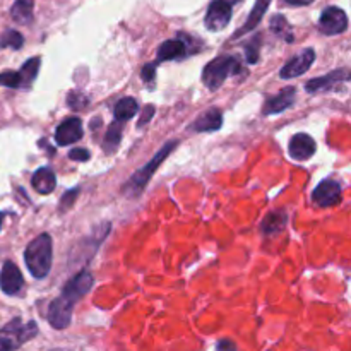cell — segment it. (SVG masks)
Listing matches in <instances>:
<instances>
[{
	"label": "cell",
	"instance_id": "6da1fadb",
	"mask_svg": "<svg viewBox=\"0 0 351 351\" xmlns=\"http://www.w3.org/2000/svg\"><path fill=\"white\" fill-rule=\"evenodd\" d=\"M93 283H95L93 274L88 273V271H82V273L75 274L65 285L62 293L48 307V322H50L51 328L58 329V331L69 328L72 321V311H74L75 302L91 290Z\"/></svg>",
	"mask_w": 351,
	"mask_h": 351
},
{
	"label": "cell",
	"instance_id": "7a4b0ae2",
	"mask_svg": "<svg viewBox=\"0 0 351 351\" xmlns=\"http://www.w3.org/2000/svg\"><path fill=\"white\" fill-rule=\"evenodd\" d=\"M24 263L36 280H43L51 269V237L38 235L24 250Z\"/></svg>",
	"mask_w": 351,
	"mask_h": 351
},
{
	"label": "cell",
	"instance_id": "3957f363",
	"mask_svg": "<svg viewBox=\"0 0 351 351\" xmlns=\"http://www.w3.org/2000/svg\"><path fill=\"white\" fill-rule=\"evenodd\" d=\"M177 146H178V141H170V143L165 144V146L161 147L156 154H154V158L149 161V163L144 165L143 168H139V170H137L132 177H130V180L127 182L125 187H123V192H125L127 195H130V197H134V195H139L141 192H143V189L147 185V182L151 180V177H153L154 171L158 170V167H160V165L167 160L168 154H170Z\"/></svg>",
	"mask_w": 351,
	"mask_h": 351
},
{
	"label": "cell",
	"instance_id": "277c9868",
	"mask_svg": "<svg viewBox=\"0 0 351 351\" xmlns=\"http://www.w3.org/2000/svg\"><path fill=\"white\" fill-rule=\"evenodd\" d=\"M38 335V324L29 321L24 324L21 319H14L0 329V351H16L26 341Z\"/></svg>",
	"mask_w": 351,
	"mask_h": 351
},
{
	"label": "cell",
	"instance_id": "5b68a950",
	"mask_svg": "<svg viewBox=\"0 0 351 351\" xmlns=\"http://www.w3.org/2000/svg\"><path fill=\"white\" fill-rule=\"evenodd\" d=\"M240 72H242V67H240L239 58L223 55V57L215 58L206 65L204 71H202V81L209 89L215 91L226 81V77L240 74Z\"/></svg>",
	"mask_w": 351,
	"mask_h": 351
},
{
	"label": "cell",
	"instance_id": "8992f818",
	"mask_svg": "<svg viewBox=\"0 0 351 351\" xmlns=\"http://www.w3.org/2000/svg\"><path fill=\"white\" fill-rule=\"evenodd\" d=\"M319 29L321 33L328 34V36H335V34H341L348 29V16L339 7H328L324 12L321 14L319 19Z\"/></svg>",
	"mask_w": 351,
	"mask_h": 351
},
{
	"label": "cell",
	"instance_id": "52a82bcc",
	"mask_svg": "<svg viewBox=\"0 0 351 351\" xmlns=\"http://www.w3.org/2000/svg\"><path fill=\"white\" fill-rule=\"evenodd\" d=\"M232 21V5L225 0H213L206 12L204 24L209 31H221Z\"/></svg>",
	"mask_w": 351,
	"mask_h": 351
},
{
	"label": "cell",
	"instance_id": "ba28073f",
	"mask_svg": "<svg viewBox=\"0 0 351 351\" xmlns=\"http://www.w3.org/2000/svg\"><path fill=\"white\" fill-rule=\"evenodd\" d=\"M350 81V72L346 69H341V71H332L331 74L324 75V77H315L312 79L311 82H307L305 89L312 95L322 91H335L341 84H346Z\"/></svg>",
	"mask_w": 351,
	"mask_h": 351
},
{
	"label": "cell",
	"instance_id": "9c48e42d",
	"mask_svg": "<svg viewBox=\"0 0 351 351\" xmlns=\"http://www.w3.org/2000/svg\"><path fill=\"white\" fill-rule=\"evenodd\" d=\"M312 201L317 206H322V208L339 204L341 202V185L336 180H331V178L321 182L315 187L314 194H312Z\"/></svg>",
	"mask_w": 351,
	"mask_h": 351
},
{
	"label": "cell",
	"instance_id": "30bf717a",
	"mask_svg": "<svg viewBox=\"0 0 351 351\" xmlns=\"http://www.w3.org/2000/svg\"><path fill=\"white\" fill-rule=\"evenodd\" d=\"M82 137V120L77 117H69L55 130V141L60 146H69V144L77 143Z\"/></svg>",
	"mask_w": 351,
	"mask_h": 351
},
{
	"label": "cell",
	"instance_id": "8fae6325",
	"mask_svg": "<svg viewBox=\"0 0 351 351\" xmlns=\"http://www.w3.org/2000/svg\"><path fill=\"white\" fill-rule=\"evenodd\" d=\"M314 60H315V51L312 50V48H307V50L302 51L300 55H297V57L291 58V60L288 62L283 69H281L280 75L283 79L298 77V75L305 74V72L311 69V65L314 64Z\"/></svg>",
	"mask_w": 351,
	"mask_h": 351
},
{
	"label": "cell",
	"instance_id": "7c38bea8",
	"mask_svg": "<svg viewBox=\"0 0 351 351\" xmlns=\"http://www.w3.org/2000/svg\"><path fill=\"white\" fill-rule=\"evenodd\" d=\"M315 149H317V144L312 139L308 134H297V136L291 137L290 146H288V153L293 160L297 161H307L311 160L315 154Z\"/></svg>",
	"mask_w": 351,
	"mask_h": 351
},
{
	"label": "cell",
	"instance_id": "4fadbf2b",
	"mask_svg": "<svg viewBox=\"0 0 351 351\" xmlns=\"http://www.w3.org/2000/svg\"><path fill=\"white\" fill-rule=\"evenodd\" d=\"M24 278L21 274L19 267L14 263L7 261L0 271V288L5 295H16L23 288Z\"/></svg>",
	"mask_w": 351,
	"mask_h": 351
},
{
	"label": "cell",
	"instance_id": "5bb4252c",
	"mask_svg": "<svg viewBox=\"0 0 351 351\" xmlns=\"http://www.w3.org/2000/svg\"><path fill=\"white\" fill-rule=\"evenodd\" d=\"M295 93H297V89L293 86L281 89L276 96H273V98H269L264 103V115H276V113H281L290 108L295 103Z\"/></svg>",
	"mask_w": 351,
	"mask_h": 351
},
{
	"label": "cell",
	"instance_id": "9a60e30c",
	"mask_svg": "<svg viewBox=\"0 0 351 351\" xmlns=\"http://www.w3.org/2000/svg\"><path fill=\"white\" fill-rule=\"evenodd\" d=\"M223 125V113L218 108H209L195 119L192 129L195 132H213Z\"/></svg>",
	"mask_w": 351,
	"mask_h": 351
},
{
	"label": "cell",
	"instance_id": "2e32d148",
	"mask_svg": "<svg viewBox=\"0 0 351 351\" xmlns=\"http://www.w3.org/2000/svg\"><path fill=\"white\" fill-rule=\"evenodd\" d=\"M271 2H273V0H257L256 5H254V9H252V12H250L249 17H247L243 27H240L233 38H240V36H243L245 33H250V31L256 29V26H259V23L263 21L266 10L269 9Z\"/></svg>",
	"mask_w": 351,
	"mask_h": 351
},
{
	"label": "cell",
	"instance_id": "e0dca14e",
	"mask_svg": "<svg viewBox=\"0 0 351 351\" xmlns=\"http://www.w3.org/2000/svg\"><path fill=\"white\" fill-rule=\"evenodd\" d=\"M187 53V43L182 40H167L158 48V62L177 60Z\"/></svg>",
	"mask_w": 351,
	"mask_h": 351
},
{
	"label": "cell",
	"instance_id": "ac0fdd59",
	"mask_svg": "<svg viewBox=\"0 0 351 351\" xmlns=\"http://www.w3.org/2000/svg\"><path fill=\"white\" fill-rule=\"evenodd\" d=\"M33 187L34 191H38L40 194H50V192L55 191L57 187V178H55V173L50 170V168L43 167L40 170L34 171L33 175Z\"/></svg>",
	"mask_w": 351,
	"mask_h": 351
},
{
	"label": "cell",
	"instance_id": "d6986e66",
	"mask_svg": "<svg viewBox=\"0 0 351 351\" xmlns=\"http://www.w3.org/2000/svg\"><path fill=\"white\" fill-rule=\"evenodd\" d=\"M10 16L17 24H31L33 21V0H16Z\"/></svg>",
	"mask_w": 351,
	"mask_h": 351
},
{
	"label": "cell",
	"instance_id": "ffe728a7",
	"mask_svg": "<svg viewBox=\"0 0 351 351\" xmlns=\"http://www.w3.org/2000/svg\"><path fill=\"white\" fill-rule=\"evenodd\" d=\"M122 129L123 122H119V120H113L112 125L108 127L105 134V141H103V149H105L106 154H112L119 147L120 141H122Z\"/></svg>",
	"mask_w": 351,
	"mask_h": 351
},
{
	"label": "cell",
	"instance_id": "44dd1931",
	"mask_svg": "<svg viewBox=\"0 0 351 351\" xmlns=\"http://www.w3.org/2000/svg\"><path fill=\"white\" fill-rule=\"evenodd\" d=\"M137 112H139V103H137L134 98H123L117 103L115 112L113 113H115V120H119V122H125V120L132 119Z\"/></svg>",
	"mask_w": 351,
	"mask_h": 351
},
{
	"label": "cell",
	"instance_id": "7402d4cb",
	"mask_svg": "<svg viewBox=\"0 0 351 351\" xmlns=\"http://www.w3.org/2000/svg\"><path fill=\"white\" fill-rule=\"evenodd\" d=\"M40 64H41V58L40 57H33L26 62V64L21 67V71H17L21 74V79L24 82V88L31 84V82L36 79L38 71H40Z\"/></svg>",
	"mask_w": 351,
	"mask_h": 351
},
{
	"label": "cell",
	"instance_id": "603a6c76",
	"mask_svg": "<svg viewBox=\"0 0 351 351\" xmlns=\"http://www.w3.org/2000/svg\"><path fill=\"white\" fill-rule=\"evenodd\" d=\"M24 45V38L19 31L7 29L0 34V48H12V50H19Z\"/></svg>",
	"mask_w": 351,
	"mask_h": 351
},
{
	"label": "cell",
	"instance_id": "cb8c5ba5",
	"mask_svg": "<svg viewBox=\"0 0 351 351\" xmlns=\"http://www.w3.org/2000/svg\"><path fill=\"white\" fill-rule=\"evenodd\" d=\"M287 225V215L285 213H271L263 223V230L266 233H278Z\"/></svg>",
	"mask_w": 351,
	"mask_h": 351
},
{
	"label": "cell",
	"instance_id": "d4e9b609",
	"mask_svg": "<svg viewBox=\"0 0 351 351\" xmlns=\"http://www.w3.org/2000/svg\"><path fill=\"white\" fill-rule=\"evenodd\" d=\"M271 29H273L278 36H281V38H285L287 41H290V43L293 41V34H291L290 24H288V21L285 19L283 16H280V14H276V16L271 19Z\"/></svg>",
	"mask_w": 351,
	"mask_h": 351
},
{
	"label": "cell",
	"instance_id": "484cf974",
	"mask_svg": "<svg viewBox=\"0 0 351 351\" xmlns=\"http://www.w3.org/2000/svg\"><path fill=\"white\" fill-rule=\"evenodd\" d=\"M0 86H5V88H24V82L21 79V74L16 71H7L0 74Z\"/></svg>",
	"mask_w": 351,
	"mask_h": 351
},
{
	"label": "cell",
	"instance_id": "4316f807",
	"mask_svg": "<svg viewBox=\"0 0 351 351\" xmlns=\"http://www.w3.org/2000/svg\"><path fill=\"white\" fill-rule=\"evenodd\" d=\"M259 50H261V34L254 36L249 43L245 45V58L249 64H257L259 62Z\"/></svg>",
	"mask_w": 351,
	"mask_h": 351
},
{
	"label": "cell",
	"instance_id": "83f0119b",
	"mask_svg": "<svg viewBox=\"0 0 351 351\" xmlns=\"http://www.w3.org/2000/svg\"><path fill=\"white\" fill-rule=\"evenodd\" d=\"M88 96L82 95V93H71L67 98V103L69 106H71L72 110H82L86 105H88Z\"/></svg>",
	"mask_w": 351,
	"mask_h": 351
},
{
	"label": "cell",
	"instance_id": "f1b7e54d",
	"mask_svg": "<svg viewBox=\"0 0 351 351\" xmlns=\"http://www.w3.org/2000/svg\"><path fill=\"white\" fill-rule=\"evenodd\" d=\"M77 195H79V189H72V191H69L67 194H65L64 197H62L60 209H69V208H71V206L74 204V199L77 197Z\"/></svg>",
	"mask_w": 351,
	"mask_h": 351
},
{
	"label": "cell",
	"instance_id": "f546056e",
	"mask_svg": "<svg viewBox=\"0 0 351 351\" xmlns=\"http://www.w3.org/2000/svg\"><path fill=\"white\" fill-rule=\"evenodd\" d=\"M69 158L74 161H88L89 160V151L84 147H77V149H72L69 153Z\"/></svg>",
	"mask_w": 351,
	"mask_h": 351
},
{
	"label": "cell",
	"instance_id": "4dcf8cb0",
	"mask_svg": "<svg viewBox=\"0 0 351 351\" xmlns=\"http://www.w3.org/2000/svg\"><path fill=\"white\" fill-rule=\"evenodd\" d=\"M154 74H156V67H154V64L144 65L143 72H141L144 82H153L154 81Z\"/></svg>",
	"mask_w": 351,
	"mask_h": 351
},
{
	"label": "cell",
	"instance_id": "1f68e13d",
	"mask_svg": "<svg viewBox=\"0 0 351 351\" xmlns=\"http://www.w3.org/2000/svg\"><path fill=\"white\" fill-rule=\"evenodd\" d=\"M153 115H154V106L153 105H149V106H146V110H144L143 112V115H141V119H139V123H137V127H144L146 125L147 122H149L151 119H153Z\"/></svg>",
	"mask_w": 351,
	"mask_h": 351
},
{
	"label": "cell",
	"instance_id": "d6a6232c",
	"mask_svg": "<svg viewBox=\"0 0 351 351\" xmlns=\"http://www.w3.org/2000/svg\"><path fill=\"white\" fill-rule=\"evenodd\" d=\"M216 351H237L235 343L230 341V339H221V341L216 345Z\"/></svg>",
	"mask_w": 351,
	"mask_h": 351
},
{
	"label": "cell",
	"instance_id": "836d02e7",
	"mask_svg": "<svg viewBox=\"0 0 351 351\" xmlns=\"http://www.w3.org/2000/svg\"><path fill=\"white\" fill-rule=\"evenodd\" d=\"M312 2L314 0H287V3H290V5H308Z\"/></svg>",
	"mask_w": 351,
	"mask_h": 351
},
{
	"label": "cell",
	"instance_id": "e575fe53",
	"mask_svg": "<svg viewBox=\"0 0 351 351\" xmlns=\"http://www.w3.org/2000/svg\"><path fill=\"white\" fill-rule=\"evenodd\" d=\"M225 2H228L230 5H233V3H237V2H239V0H225Z\"/></svg>",
	"mask_w": 351,
	"mask_h": 351
},
{
	"label": "cell",
	"instance_id": "d590c367",
	"mask_svg": "<svg viewBox=\"0 0 351 351\" xmlns=\"http://www.w3.org/2000/svg\"><path fill=\"white\" fill-rule=\"evenodd\" d=\"M2 219H3V213H0V228H2Z\"/></svg>",
	"mask_w": 351,
	"mask_h": 351
},
{
	"label": "cell",
	"instance_id": "8d00e7d4",
	"mask_svg": "<svg viewBox=\"0 0 351 351\" xmlns=\"http://www.w3.org/2000/svg\"><path fill=\"white\" fill-rule=\"evenodd\" d=\"M51 351H64V350H60V348H55V350H51Z\"/></svg>",
	"mask_w": 351,
	"mask_h": 351
}]
</instances>
